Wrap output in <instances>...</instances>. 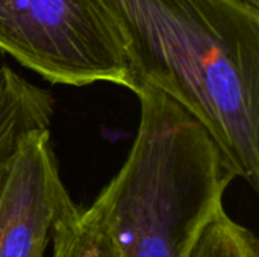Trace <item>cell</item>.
<instances>
[{
    "label": "cell",
    "mask_w": 259,
    "mask_h": 257,
    "mask_svg": "<svg viewBox=\"0 0 259 257\" xmlns=\"http://www.w3.org/2000/svg\"><path fill=\"white\" fill-rule=\"evenodd\" d=\"M52 245V257H115L103 230L88 211L79 206L61 220Z\"/></svg>",
    "instance_id": "cell-6"
},
{
    "label": "cell",
    "mask_w": 259,
    "mask_h": 257,
    "mask_svg": "<svg viewBox=\"0 0 259 257\" xmlns=\"http://www.w3.org/2000/svg\"><path fill=\"white\" fill-rule=\"evenodd\" d=\"M134 145L87 209L115 257H188L235 179L208 129L146 82Z\"/></svg>",
    "instance_id": "cell-2"
},
{
    "label": "cell",
    "mask_w": 259,
    "mask_h": 257,
    "mask_svg": "<svg viewBox=\"0 0 259 257\" xmlns=\"http://www.w3.org/2000/svg\"><path fill=\"white\" fill-rule=\"evenodd\" d=\"M241 2L249 3V5H252V6H255V8H259V0H241Z\"/></svg>",
    "instance_id": "cell-8"
},
{
    "label": "cell",
    "mask_w": 259,
    "mask_h": 257,
    "mask_svg": "<svg viewBox=\"0 0 259 257\" xmlns=\"http://www.w3.org/2000/svg\"><path fill=\"white\" fill-rule=\"evenodd\" d=\"M143 82L211 133L228 168L259 186V8L241 0H96Z\"/></svg>",
    "instance_id": "cell-1"
},
{
    "label": "cell",
    "mask_w": 259,
    "mask_h": 257,
    "mask_svg": "<svg viewBox=\"0 0 259 257\" xmlns=\"http://www.w3.org/2000/svg\"><path fill=\"white\" fill-rule=\"evenodd\" d=\"M188 257H259L253 232L232 220L225 206L209 220Z\"/></svg>",
    "instance_id": "cell-7"
},
{
    "label": "cell",
    "mask_w": 259,
    "mask_h": 257,
    "mask_svg": "<svg viewBox=\"0 0 259 257\" xmlns=\"http://www.w3.org/2000/svg\"><path fill=\"white\" fill-rule=\"evenodd\" d=\"M76 208L49 129L30 132L0 165V257H44L58 224Z\"/></svg>",
    "instance_id": "cell-4"
},
{
    "label": "cell",
    "mask_w": 259,
    "mask_h": 257,
    "mask_svg": "<svg viewBox=\"0 0 259 257\" xmlns=\"http://www.w3.org/2000/svg\"><path fill=\"white\" fill-rule=\"evenodd\" d=\"M0 50L50 83L144 85L117 26L96 0H0Z\"/></svg>",
    "instance_id": "cell-3"
},
{
    "label": "cell",
    "mask_w": 259,
    "mask_h": 257,
    "mask_svg": "<svg viewBox=\"0 0 259 257\" xmlns=\"http://www.w3.org/2000/svg\"><path fill=\"white\" fill-rule=\"evenodd\" d=\"M53 108L50 91L29 83L8 65L0 67V165L30 132L49 129Z\"/></svg>",
    "instance_id": "cell-5"
}]
</instances>
